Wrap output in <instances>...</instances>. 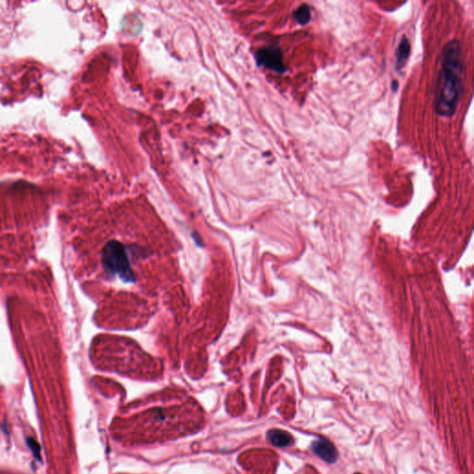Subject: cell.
Returning <instances> with one entry per match:
<instances>
[{
    "label": "cell",
    "mask_w": 474,
    "mask_h": 474,
    "mask_svg": "<svg viewBox=\"0 0 474 474\" xmlns=\"http://www.w3.org/2000/svg\"><path fill=\"white\" fill-rule=\"evenodd\" d=\"M463 58L460 43L451 40L441 53V70L436 88L434 110L437 115L451 118L455 115L463 91Z\"/></svg>",
    "instance_id": "obj_1"
},
{
    "label": "cell",
    "mask_w": 474,
    "mask_h": 474,
    "mask_svg": "<svg viewBox=\"0 0 474 474\" xmlns=\"http://www.w3.org/2000/svg\"><path fill=\"white\" fill-rule=\"evenodd\" d=\"M134 251V250L117 240H112L106 244L101 253V262L108 275L118 277L124 284L134 282L132 266L136 256Z\"/></svg>",
    "instance_id": "obj_2"
},
{
    "label": "cell",
    "mask_w": 474,
    "mask_h": 474,
    "mask_svg": "<svg viewBox=\"0 0 474 474\" xmlns=\"http://www.w3.org/2000/svg\"><path fill=\"white\" fill-rule=\"evenodd\" d=\"M256 62L258 66L265 67L279 74H282L287 69L284 62V56L280 48L272 44L267 48H262L256 53Z\"/></svg>",
    "instance_id": "obj_3"
},
{
    "label": "cell",
    "mask_w": 474,
    "mask_h": 474,
    "mask_svg": "<svg viewBox=\"0 0 474 474\" xmlns=\"http://www.w3.org/2000/svg\"><path fill=\"white\" fill-rule=\"evenodd\" d=\"M144 415H146V418L144 420L152 424L153 428H160L174 424L175 415L174 408H162L155 406L154 408L146 410Z\"/></svg>",
    "instance_id": "obj_4"
},
{
    "label": "cell",
    "mask_w": 474,
    "mask_h": 474,
    "mask_svg": "<svg viewBox=\"0 0 474 474\" xmlns=\"http://www.w3.org/2000/svg\"><path fill=\"white\" fill-rule=\"evenodd\" d=\"M312 450L314 454L328 463L336 462L338 458V453L334 446L330 441L324 438H320L317 441L313 442Z\"/></svg>",
    "instance_id": "obj_5"
},
{
    "label": "cell",
    "mask_w": 474,
    "mask_h": 474,
    "mask_svg": "<svg viewBox=\"0 0 474 474\" xmlns=\"http://www.w3.org/2000/svg\"><path fill=\"white\" fill-rule=\"evenodd\" d=\"M410 55V41L406 36H403L396 48V56H394V67L396 70H401L405 68Z\"/></svg>",
    "instance_id": "obj_6"
},
{
    "label": "cell",
    "mask_w": 474,
    "mask_h": 474,
    "mask_svg": "<svg viewBox=\"0 0 474 474\" xmlns=\"http://www.w3.org/2000/svg\"><path fill=\"white\" fill-rule=\"evenodd\" d=\"M270 442L275 446L286 448L294 443V439L290 434L286 430H272L268 432Z\"/></svg>",
    "instance_id": "obj_7"
},
{
    "label": "cell",
    "mask_w": 474,
    "mask_h": 474,
    "mask_svg": "<svg viewBox=\"0 0 474 474\" xmlns=\"http://www.w3.org/2000/svg\"><path fill=\"white\" fill-rule=\"evenodd\" d=\"M293 18L300 25H306L310 22V8L308 4H302L293 12Z\"/></svg>",
    "instance_id": "obj_8"
},
{
    "label": "cell",
    "mask_w": 474,
    "mask_h": 474,
    "mask_svg": "<svg viewBox=\"0 0 474 474\" xmlns=\"http://www.w3.org/2000/svg\"><path fill=\"white\" fill-rule=\"evenodd\" d=\"M27 444H28V446L30 448V450H32V454L36 456V458H38V460H41V456H40L41 450H40L39 444L32 437L27 439Z\"/></svg>",
    "instance_id": "obj_9"
},
{
    "label": "cell",
    "mask_w": 474,
    "mask_h": 474,
    "mask_svg": "<svg viewBox=\"0 0 474 474\" xmlns=\"http://www.w3.org/2000/svg\"><path fill=\"white\" fill-rule=\"evenodd\" d=\"M392 88H393L394 91H396L398 88V82H394V86H392Z\"/></svg>",
    "instance_id": "obj_10"
},
{
    "label": "cell",
    "mask_w": 474,
    "mask_h": 474,
    "mask_svg": "<svg viewBox=\"0 0 474 474\" xmlns=\"http://www.w3.org/2000/svg\"></svg>",
    "instance_id": "obj_11"
}]
</instances>
